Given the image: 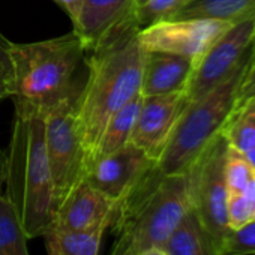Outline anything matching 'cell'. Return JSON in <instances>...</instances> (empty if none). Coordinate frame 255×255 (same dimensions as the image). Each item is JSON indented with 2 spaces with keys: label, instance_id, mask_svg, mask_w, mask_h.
<instances>
[{
  "label": "cell",
  "instance_id": "6da1fadb",
  "mask_svg": "<svg viewBox=\"0 0 255 255\" xmlns=\"http://www.w3.org/2000/svg\"><path fill=\"white\" fill-rule=\"evenodd\" d=\"M138 30L131 15L89 51L87 78L75 99L86 171L108 120L140 95L144 48L140 44Z\"/></svg>",
  "mask_w": 255,
  "mask_h": 255
},
{
  "label": "cell",
  "instance_id": "7a4b0ae2",
  "mask_svg": "<svg viewBox=\"0 0 255 255\" xmlns=\"http://www.w3.org/2000/svg\"><path fill=\"white\" fill-rule=\"evenodd\" d=\"M15 117L8 150L5 195L15 206L27 239L42 237L56 212L54 183L45 147L42 111L14 99Z\"/></svg>",
  "mask_w": 255,
  "mask_h": 255
},
{
  "label": "cell",
  "instance_id": "3957f363",
  "mask_svg": "<svg viewBox=\"0 0 255 255\" xmlns=\"http://www.w3.org/2000/svg\"><path fill=\"white\" fill-rule=\"evenodd\" d=\"M189 209L186 173L144 177L119 206L110 255H140L164 246Z\"/></svg>",
  "mask_w": 255,
  "mask_h": 255
},
{
  "label": "cell",
  "instance_id": "277c9868",
  "mask_svg": "<svg viewBox=\"0 0 255 255\" xmlns=\"http://www.w3.org/2000/svg\"><path fill=\"white\" fill-rule=\"evenodd\" d=\"M12 99L48 110L78 95L75 74L84 60L86 47L72 30L59 38L29 44L12 42Z\"/></svg>",
  "mask_w": 255,
  "mask_h": 255
},
{
  "label": "cell",
  "instance_id": "5b68a950",
  "mask_svg": "<svg viewBox=\"0 0 255 255\" xmlns=\"http://www.w3.org/2000/svg\"><path fill=\"white\" fill-rule=\"evenodd\" d=\"M248 59L249 54L240 66L213 90L188 102L155 162L153 173L156 176L162 177L186 173L212 140L222 132L224 125L236 108Z\"/></svg>",
  "mask_w": 255,
  "mask_h": 255
},
{
  "label": "cell",
  "instance_id": "8992f818",
  "mask_svg": "<svg viewBox=\"0 0 255 255\" xmlns=\"http://www.w3.org/2000/svg\"><path fill=\"white\" fill-rule=\"evenodd\" d=\"M228 143L222 132L201 152L186 171L191 209L221 251L228 225V189L225 159Z\"/></svg>",
  "mask_w": 255,
  "mask_h": 255
},
{
  "label": "cell",
  "instance_id": "52a82bcc",
  "mask_svg": "<svg viewBox=\"0 0 255 255\" xmlns=\"http://www.w3.org/2000/svg\"><path fill=\"white\" fill-rule=\"evenodd\" d=\"M77 96L60 101L42 111L45 147L54 183L56 209L66 195L84 180L86 173V156L75 117Z\"/></svg>",
  "mask_w": 255,
  "mask_h": 255
},
{
  "label": "cell",
  "instance_id": "ba28073f",
  "mask_svg": "<svg viewBox=\"0 0 255 255\" xmlns=\"http://www.w3.org/2000/svg\"><path fill=\"white\" fill-rule=\"evenodd\" d=\"M255 39V17L234 23L194 65L185 87L188 101H195L227 80L248 57Z\"/></svg>",
  "mask_w": 255,
  "mask_h": 255
},
{
  "label": "cell",
  "instance_id": "9c48e42d",
  "mask_svg": "<svg viewBox=\"0 0 255 255\" xmlns=\"http://www.w3.org/2000/svg\"><path fill=\"white\" fill-rule=\"evenodd\" d=\"M234 23L215 18L162 20L138 30L146 51H161L198 60Z\"/></svg>",
  "mask_w": 255,
  "mask_h": 255
},
{
  "label": "cell",
  "instance_id": "30bf717a",
  "mask_svg": "<svg viewBox=\"0 0 255 255\" xmlns=\"http://www.w3.org/2000/svg\"><path fill=\"white\" fill-rule=\"evenodd\" d=\"M155 162L144 150L128 143L122 149L96 159L87 168L84 180L119 207L155 167Z\"/></svg>",
  "mask_w": 255,
  "mask_h": 255
},
{
  "label": "cell",
  "instance_id": "8fae6325",
  "mask_svg": "<svg viewBox=\"0 0 255 255\" xmlns=\"http://www.w3.org/2000/svg\"><path fill=\"white\" fill-rule=\"evenodd\" d=\"M188 102L185 92L143 96L129 143L156 161Z\"/></svg>",
  "mask_w": 255,
  "mask_h": 255
},
{
  "label": "cell",
  "instance_id": "7c38bea8",
  "mask_svg": "<svg viewBox=\"0 0 255 255\" xmlns=\"http://www.w3.org/2000/svg\"><path fill=\"white\" fill-rule=\"evenodd\" d=\"M117 218V204L86 180H81L57 206L51 228L66 231H107L114 227Z\"/></svg>",
  "mask_w": 255,
  "mask_h": 255
},
{
  "label": "cell",
  "instance_id": "4fadbf2b",
  "mask_svg": "<svg viewBox=\"0 0 255 255\" xmlns=\"http://www.w3.org/2000/svg\"><path fill=\"white\" fill-rule=\"evenodd\" d=\"M137 0H83L72 30L80 36L89 53L102 42L119 24L132 15Z\"/></svg>",
  "mask_w": 255,
  "mask_h": 255
},
{
  "label": "cell",
  "instance_id": "5bb4252c",
  "mask_svg": "<svg viewBox=\"0 0 255 255\" xmlns=\"http://www.w3.org/2000/svg\"><path fill=\"white\" fill-rule=\"evenodd\" d=\"M195 60L161 51H146L141 77V96L185 92Z\"/></svg>",
  "mask_w": 255,
  "mask_h": 255
},
{
  "label": "cell",
  "instance_id": "9a60e30c",
  "mask_svg": "<svg viewBox=\"0 0 255 255\" xmlns=\"http://www.w3.org/2000/svg\"><path fill=\"white\" fill-rule=\"evenodd\" d=\"M162 248L170 255H222L192 209L186 212Z\"/></svg>",
  "mask_w": 255,
  "mask_h": 255
},
{
  "label": "cell",
  "instance_id": "2e32d148",
  "mask_svg": "<svg viewBox=\"0 0 255 255\" xmlns=\"http://www.w3.org/2000/svg\"><path fill=\"white\" fill-rule=\"evenodd\" d=\"M255 17V0H189L170 20L215 18L230 23Z\"/></svg>",
  "mask_w": 255,
  "mask_h": 255
},
{
  "label": "cell",
  "instance_id": "e0dca14e",
  "mask_svg": "<svg viewBox=\"0 0 255 255\" xmlns=\"http://www.w3.org/2000/svg\"><path fill=\"white\" fill-rule=\"evenodd\" d=\"M141 99H143V96L140 93L132 101L128 102L123 108H120L108 120V123L105 125L104 131L101 134V138L96 144L92 164L96 159L107 156L129 143L132 128H134V123L137 120V116H138V111L141 107Z\"/></svg>",
  "mask_w": 255,
  "mask_h": 255
},
{
  "label": "cell",
  "instance_id": "ac0fdd59",
  "mask_svg": "<svg viewBox=\"0 0 255 255\" xmlns=\"http://www.w3.org/2000/svg\"><path fill=\"white\" fill-rule=\"evenodd\" d=\"M105 230L66 231L50 228L42 237L48 255H99Z\"/></svg>",
  "mask_w": 255,
  "mask_h": 255
},
{
  "label": "cell",
  "instance_id": "d6986e66",
  "mask_svg": "<svg viewBox=\"0 0 255 255\" xmlns=\"http://www.w3.org/2000/svg\"><path fill=\"white\" fill-rule=\"evenodd\" d=\"M222 135L230 147L242 153L255 147V96L234 108L224 125Z\"/></svg>",
  "mask_w": 255,
  "mask_h": 255
},
{
  "label": "cell",
  "instance_id": "ffe728a7",
  "mask_svg": "<svg viewBox=\"0 0 255 255\" xmlns=\"http://www.w3.org/2000/svg\"><path fill=\"white\" fill-rule=\"evenodd\" d=\"M27 240L15 206L0 192V255H30Z\"/></svg>",
  "mask_w": 255,
  "mask_h": 255
},
{
  "label": "cell",
  "instance_id": "44dd1931",
  "mask_svg": "<svg viewBox=\"0 0 255 255\" xmlns=\"http://www.w3.org/2000/svg\"><path fill=\"white\" fill-rule=\"evenodd\" d=\"M189 0H144L135 5L132 15L138 29L147 27L156 21L170 20Z\"/></svg>",
  "mask_w": 255,
  "mask_h": 255
},
{
  "label": "cell",
  "instance_id": "7402d4cb",
  "mask_svg": "<svg viewBox=\"0 0 255 255\" xmlns=\"http://www.w3.org/2000/svg\"><path fill=\"white\" fill-rule=\"evenodd\" d=\"M254 174L255 171L249 165L245 155L228 146L227 159H225V182H227L228 195L240 194L246 188L248 182Z\"/></svg>",
  "mask_w": 255,
  "mask_h": 255
},
{
  "label": "cell",
  "instance_id": "603a6c76",
  "mask_svg": "<svg viewBox=\"0 0 255 255\" xmlns=\"http://www.w3.org/2000/svg\"><path fill=\"white\" fill-rule=\"evenodd\" d=\"M222 255L255 254V221H249L239 228H230L221 245Z\"/></svg>",
  "mask_w": 255,
  "mask_h": 255
},
{
  "label": "cell",
  "instance_id": "cb8c5ba5",
  "mask_svg": "<svg viewBox=\"0 0 255 255\" xmlns=\"http://www.w3.org/2000/svg\"><path fill=\"white\" fill-rule=\"evenodd\" d=\"M12 42L0 33V101L14 96Z\"/></svg>",
  "mask_w": 255,
  "mask_h": 255
},
{
  "label": "cell",
  "instance_id": "d4e9b609",
  "mask_svg": "<svg viewBox=\"0 0 255 255\" xmlns=\"http://www.w3.org/2000/svg\"><path fill=\"white\" fill-rule=\"evenodd\" d=\"M227 212L230 228H239L246 222L252 221L255 206L243 194H230Z\"/></svg>",
  "mask_w": 255,
  "mask_h": 255
},
{
  "label": "cell",
  "instance_id": "484cf974",
  "mask_svg": "<svg viewBox=\"0 0 255 255\" xmlns=\"http://www.w3.org/2000/svg\"><path fill=\"white\" fill-rule=\"evenodd\" d=\"M254 96H255V39L251 45L248 65H246V69H245V74H243V78H242V83L239 87L236 108Z\"/></svg>",
  "mask_w": 255,
  "mask_h": 255
},
{
  "label": "cell",
  "instance_id": "4316f807",
  "mask_svg": "<svg viewBox=\"0 0 255 255\" xmlns=\"http://www.w3.org/2000/svg\"><path fill=\"white\" fill-rule=\"evenodd\" d=\"M54 2L68 14V17L71 18L72 24L77 21L81 6H83V0H54Z\"/></svg>",
  "mask_w": 255,
  "mask_h": 255
},
{
  "label": "cell",
  "instance_id": "83f0119b",
  "mask_svg": "<svg viewBox=\"0 0 255 255\" xmlns=\"http://www.w3.org/2000/svg\"><path fill=\"white\" fill-rule=\"evenodd\" d=\"M8 177V150L0 149V192L6 183Z\"/></svg>",
  "mask_w": 255,
  "mask_h": 255
},
{
  "label": "cell",
  "instance_id": "f1b7e54d",
  "mask_svg": "<svg viewBox=\"0 0 255 255\" xmlns=\"http://www.w3.org/2000/svg\"><path fill=\"white\" fill-rule=\"evenodd\" d=\"M140 255H170L162 246L161 248H150V249H147V251H144V252H141Z\"/></svg>",
  "mask_w": 255,
  "mask_h": 255
},
{
  "label": "cell",
  "instance_id": "f546056e",
  "mask_svg": "<svg viewBox=\"0 0 255 255\" xmlns=\"http://www.w3.org/2000/svg\"><path fill=\"white\" fill-rule=\"evenodd\" d=\"M243 155H245V158L248 159V162H249V165L252 167V170L255 171V147L249 149V150L245 152Z\"/></svg>",
  "mask_w": 255,
  "mask_h": 255
},
{
  "label": "cell",
  "instance_id": "4dcf8cb0",
  "mask_svg": "<svg viewBox=\"0 0 255 255\" xmlns=\"http://www.w3.org/2000/svg\"><path fill=\"white\" fill-rule=\"evenodd\" d=\"M141 2H144V0H137V5H138V3H141Z\"/></svg>",
  "mask_w": 255,
  "mask_h": 255
},
{
  "label": "cell",
  "instance_id": "1f68e13d",
  "mask_svg": "<svg viewBox=\"0 0 255 255\" xmlns=\"http://www.w3.org/2000/svg\"><path fill=\"white\" fill-rule=\"evenodd\" d=\"M252 219H254V221H255V212H254V218H252Z\"/></svg>",
  "mask_w": 255,
  "mask_h": 255
}]
</instances>
